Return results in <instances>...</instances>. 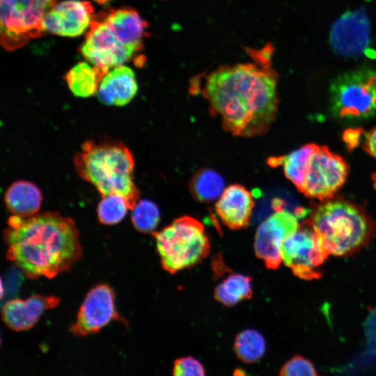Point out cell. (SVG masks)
<instances>
[{
    "label": "cell",
    "instance_id": "484cf974",
    "mask_svg": "<svg viewBox=\"0 0 376 376\" xmlns=\"http://www.w3.org/2000/svg\"><path fill=\"white\" fill-rule=\"evenodd\" d=\"M131 219L139 232L153 233L160 220L159 211L153 202L141 200L132 210Z\"/></svg>",
    "mask_w": 376,
    "mask_h": 376
},
{
    "label": "cell",
    "instance_id": "f1b7e54d",
    "mask_svg": "<svg viewBox=\"0 0 376 376\" xmlns=\"http://www.w3.org/2000/svg\"><path fill=\"white\" fill-rule=\"evenodd\" d=\"M363 147L367 153L376 158V126L365 134Z\"/></svg>",
    "mask_w": 376,
    "mask_h": 376
},
{
    "label": "cell",
    "instance_id": "4fadbf2b",
    "mask_svg": "<svg viewBox=\"0 0 376 376\" xmlns=\"http://www.w3.org/2000/svg\"><path fill=\"white\" fill-rule=\"evenodd\" d=\"M93 13V7L89 1L59 2L46 14L44 30L61 36H80L90 26Z\"/></svg>",
    "mask_w": 376,
    "mask_h": 376
},
{
    "label": "cell",
    "instance_id": "e0dca14e",
    "mask_svg": "<svg viewBox=\"0 0 376 376\" xmlns=\"http://www.w3.org/2000/svg\"><path fill=\"white\" fill-rule=\"evenodd\" d=\"M137 90L134 72L130 68L120 65L102 77L96 94L104 104L124 106L134 98Z\"/></svg>",
    "mask_w": 376,
    "mask_h": 376
},
{
    "label": "cell",
    "instance_id": "7c38bea8",
    "mask_svg": "<svg viewBox=\"0 0 376 376\" xmlns=\"http://www.w3.org/2000/svg\"><path fill=\"white\" fill-rule=\"evenodd\" d=\"M115 307V293L107 284L93 288L81 305L71 332L79 337L99 332L112 320H121Z\"/></svg>",
    "mask_w": 376,
    "mask_h": 376
},
{
    "label": "cell",
    "instance_id": "5bb4252c",
    "mask_svg": "<svg viewBox=\"0 0 376 376\" xmlns=\"http://www.w3.org/2000/svg\"><path fill=\"white\" fill-rule=\"evenodd\" d=\"M369 23L362 10L343 15L334 24L330 42L339 54L354 56L361 53L369 42Z\"/></svg>",
    "mask_w": 376,
    "mask_h": 376
},
{
    "label": "cell",
    "instance_id": "5b68a950",
    "mask_svg": "<svg viewBox=\"0 0 376 376\" xmlns=\"http://www.w3.org/2000/svg\"><path fill=\"white\" fill-rule=\"evenodd\" d=\"M152 235L162 267L171 274L196 265L210 253L203 225L189 216L175 219Z\"/></svg>",
    "mask_w": 376,
    "mask_h": 376
},
{
    "label": "cell",
    "instance_id": "4316f807",
    "mask_svg": "<svg viewBox=\"0 0 376 376\" xmlns=\"http://www.w3.org/2000/svg\"><path fill=\"white\" fill-rule=\"evenodd\" d=\"M280 375L283 376H315L318 375L313 363L300 355L290 359L281 367Z\"/></svg>",
    "mask_w": 376,
    "mask_h": 376
},
{
    "label": "cell",
    "instance_id": "9c48e42d",
    "mask_svg": "<svg viewBox=\"0 0 376 376\" xmlns=\"http://www.w3.org/2000/svg\"><path fill=\"white\" fill-rule=\"evenodd\" d=\"M349 166L340 155L327 147L318 146L313 154L301 193L312 198H331L344 185Z\"/></svg>",
    "mask_w": 376,
    "mask_h": 376
},
{
    "label": "cell",
    "instance_id": "83f0119b",
    "mask_svg": "<svg viewBox=\"0 0 376 376\" xmlns=\"http://www.w3.org/2000/svg\"><path fill=\"white\" fill-rule=\"evenodd\" d=\"M205 369L201 363L191 357L176 359L173 368V375L178 376H203Z\"/></svg>",
    "mask_w": 376,
    "mask_h": 376
},
{
    "label": "cell",
    "instance_id": "8992f818",
    "mask_svg": "<svg viewBox=\"0 0 376 376\" xmlns=\"http://www.w3.org/2000/svg\"><path fill=\"white\" fill-rule=\"evenodd\" d=\"M331 115L359 122L376 116V70L360 68L336 77L329 86Z\"/></svg>",
    "mask_w": 376,
    "mask_h": 376
},
{
    "label": "cell",
    "instance_id": "30bf717a",
    "mask_svg": "<svg viewBox=\"0 0 376 376\" xmlns=\"http://www.w3.org/2000/svg\"><path fill=\"white\" fill-rule=\"evenodd\" d=\"M80 51L102 77L111 68L128 61L135 54L115 36L102 14L98 17L93 16Z\"/></svg>",
    "mask_w": 376,
    "mask_h": 376
},
{
    "label": "cell",
    "instance_id": "ffe728a7",
    "mask_svg": "<svg viewBox=\"0 0 376 376\" xmlns=\"http://www.w3.org/2000/svg\"><path fill=\"white\" fill-rule=\"evenodd\" d=\"M318 145L308 143L292 151L287 155L268 159V165L283 166L285 177L292 182L301 192L306 179L311 157Z\"/></svg>",
    "mask_w": 376,
    "mask_h": 376
},
{
    "label": "cell",
    "instance_id": "8fae6325",
    "mask_svg": "<svg viewBox=\"0 0 376 376\" xmlns=\"http://www.w3.org/2000/svg\"><path fill=\"white\" fill-rule=\"evenodd\" d=\"M299 226L296 214L281 209L260 224L255 235L254 250L267 268L276 269L279 267L282 263L281 245Z\"/></svg>",
    "mask_w": 376,
    "mask_h": 376
},
{
    "label": "cell",
    "instance_id": "9a60e30c",
    "mask_svg": "<svg viewBox=\"0 0 376 376\" xmlns=\"http://www.w3.org/2000/svg\"><path fill=\"white\" fill-rule=\"evenodd\" d=\"M60 301L58 297L39 295H33L25 300L12 299L2 308V320L13 331H26L38 322L45 311L57 307Z\"/></svg>",
    "mask_w": 376,
    "mask_h": 376
},
{
    "label": "cell",
    "instance_id": "3957f363",
    "mask_svg": "<svg viewBox=\"0 0 376 376\" xmlns=\"http://www.w3.org/2000/svg\"><path fill=\"white\" fill-rule=\"evenodd\" d=\"M78 175L93 185L102 196L124 197L132 210L139 191L134 182V160L130 149L117 141H85L73 159Z\"/></svg>",
    "mask_w": 376,
    "mask_h": 376
},
{
    "label": "cell",
    "instance_id": "2e32d148",
    "mask_svg": "<svg viewBox=\"0 0 376 376\" xmlns=\"http://www.w3.org/2000/svg\"><path fill=\"white\" fill-rule=\"evenodd\" d=\"M253 207L251 192L242 185L234 184L224 190L215 204V211L224 225L238 230L249 225Z\"/></svg>",
    "mask_w": 376,
    "mask_h": 376
},
{
    "label": "cell",
    "instance_id": "cb8c5ba5",
    "mask_svg": "<svg viewBox=\"0 0 376 376\" xmlns=\"http://www.w3.org/2000/svg\"><path fill=\"white\" fill-rule=\"evenodd\" d=\"M265 340L263 335L253 329L242 331L234 341V351L237 357L246 363H253L265 354Z\"/></svg>",
    "mask_w": 376,
    "mask_h": 376
},
{
    "label": "cell",
    "instance_id": "ba28073f",
    "mask_svg": "<svg viewBox=\"0 0 376 376\" xmlns=\"http://www.w3.org/2000/svg\"><path fill=\"white\" fill-rule=\"evenodd\" d=\"M281 255L295 276L310 281L322 276L320 267L330 254L307 221L284 240Z\"/></svg>",
    "mask_w": 376,
    "mask_h": 376
},
{
    "label": "cell",
    "instance_id": "ac0fdd59",
    "mask_svg": "<svg viewBox=\"0 0 376 376\" xmlns=\"http://www.w3.org/2000/svg\"><path fill=\"white\" fill-rule=\"evenodd\" d=\"M105 22L115 36L134 53L143 48V38L147 22L131 8L111 10L102 14Z\"/></svg>",
    "mask_w": 376,
    "mask_h": 376
},
{
    "label": "cell",
    "instance_id": "603a6c76",
    "mask_svg": "<svg viewBox=\"0 0 376 376\" xmlns=\"http://www.w3.org/2000/svg\"><path fill=\"white\" fill-rule=\"evenodd\" d=\"M224 180L214 170L205 169L198 171L190 182V191L200 202L209 203L219 198L224 189Z\"/></svg>",
    "mask_w": 376,
    "mask_h": 376
},
{
    "label": "cell",
    "instance_id": "d6986e66",
    "mask_svg": "<svg viewBox=\"0 0 376 376\" xmlns=\"http://www.w3.org/2000/svg\"><path fill=\"white\" fill-rule=\"evenodd\" d=\"M42 200L40 189L33 183L19 180L6 191L4 202L8 210L21 217H29L38 213Z\"/></svg>",
    "mask_w": 376,
    "mask_h": 376
},
{
    "label": "cell",
    "instance_id": "f546056e",
    "mask_svg": "<svg viewBox=\"0 0 376 376\" xmlns=\"http://www.w3.org/2000/svg\"><path fill=\"white\" fill-rule=\"evenodd\" d=\"M94 1L97 2L98 3L103 4L110 0H94Z\"/></svg>",
    "mask_w": 376,
    "mask_h": 376
},
{
    "label": "cell",
    "instance_id": "6da1fadb",
    "mask_svg": "<svg viewBox=\"0 0 376 376\" xmlns=\"http://www.w3.org/2000/svg\"><path fill=\"white\" fill-rule=\"evenodd\" d=\"M270 51L262 64L222 66L206 78L203 94L210 110L233 135L265 134L278 109L277 76L272 69Z\"/></svg>",
    "mask_w": 376,
    "mask_h": 376
},
{
    "label": "cell",
    "instance_id": "52a82bcc",
    "mask_svg": "<svg viewBox=\"0 0 376 376\" xmlns=\"http://www.w3.org/2000/svg\"><path fill=\"white\" fill-rule=\"evenodd\" d=\"M56 0H1V45L8 51L26 45L45 32L43 21Z\"/></svg>",
    "mask_w": 376,
    "mask_h": 376
},
{
    "label": "cell",
    "instance_id": "4dcf8cb0",
    "mask_svg": "<svg viewBox=\"0 0 376 376\" xmlns=\"http://www.w3.org/2000/svg\"><path fill=\"white\" fill-rule=\"evenodd\" d=\"M373 187L376 190V175L373 176Z\"/></svg>",
    "mask_w": 376,
    "mask_h": 376
},
{
    "label": "cell",
    "instance_id": "7402d4cb",
    "mask_svg": "<svg viewBox=\"0 0 376 376\" xmlns=\"http://www.w3.org/2000/svg\"><path fill=\"white\" fill-rule=\"evenodd\" d=\"M252 293L251 278L242 274H233L216 287L214 297L219 303L231 306L250 299Z\"/></svg>",
    "mask_w": 376,
    "mask_h": 376
},
{
    "label": "cell",
    "instance_id": "d4e9b609",
    "mask_svg": "<svg viewBox=\"0 0 376 376\" xmlns=\"http://www.w3.org/2000/svg\"><path fill=\"white\" fill-rule=\"evenodd\" d=\"M128 210H130L129 203L122 196H102L97 208L98 221L104 225H115L124 219Z\"/></svg>",
    "mask_w": 376,
    "mask_h": 376
},
{
    "label": "cell",
    "instance_id": "7a4b0ae2",
    "mask_svg": "<svg viewBox=\"0 0 376 376\" xmlns=\"http://www.w3.org/2000/svg\"><path fill=\"white\" fill-rule=\"evenodd\" d=\"M3 239L6 258L32 279H52L69 270L82 254L75 221L56 212L12 214Z\"/></svg>",
    "mask_w": 376,
    "mask_h": 376
},
{
    "label": "cell",
    "instance_id": "44dd1931",
    "mask_svg": "<svg viewBox=\"0 0 376 376\" xmlns=\"http://www.w3.org/2000/svg\"><path fill=\"white\" fill-rule=\"evenodd\" d=\"M102 77L97 69L80 62L65 76L68 86L76 97H88L97 93Z\"/></svg>",
    "mask_w": 376,
    "mask_h": 376
},
{
    "label": "cell",
    "instance_id": "277c9868",
    "mask_svg": "<svg viewBox=\"0 0 376 376\" xmlns=\"http://www.w3.org/2000/svg\"><path fill=\"white\" fill-rule=\"evenodd\" d=\"M310 223L329 254L338 257L357 253L375 233V224L365 210L343 200L320 205Z\"/></svg>",
    "mask_w": 376,
    "mask_h": 376
}]
</instances>
